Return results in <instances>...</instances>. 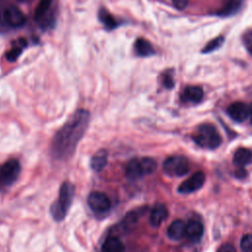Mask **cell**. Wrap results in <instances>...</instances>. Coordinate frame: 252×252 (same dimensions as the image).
<instances>
[{
    "label": "cell",
    "mask_w": 252,
    "mask_h": 252,
    "mask_svg": "<svg viewBox=\"0 0 252 252\" xmlns=\"http://www.w3.org/2000/svg\"><path fill=\"white\" fill-rule=\"evenodd\" d=\"M91 114L86 109H78L64 125L57 130L50 143V155L58 160L69 159L76 152L79 142L84 137Z\"/></svg>",
    "instance_id": "obj_1"
},
{
    "label": "cell",
    "mask_w": 252,
    "mask_h": 252,
    "mask_svg": "<svg viewBox=\"0 0 252 252\" xmlns=\"http://www.w3.org/2000/svg\"><path fill=\"white\" fill-rule=\"evenodd\" d=\"M3 19L5 23L12 28L23 27L26 23L24 13L16 6H8L3 12Z\"/></svg>",
    "instance_id": "obj_9"
},
{
    "label": "cell",
    "mask_w": 252,
    "mask_h": 252,
    "mask_svg": "<svg viewBox=\"0 0 252 252\" xmlns=\"http://www.w3.org/2000/svg\"><path fill=\"white\" fill-rule=\"evenodd\" d=\"M108 155L105 150H98L91 159V166L94 171H100L107 164Z\"/></svg>",
    "instance_id": "obj_17"
},
{
    "label": "cell",
    "mask_w": 252,
    "mask_h": 252,
    "mask_svg": "<svg viewBox=\"0 0 252 252\" xmlns=\"http://www.w3.org/2000/svg\"><path fill=\"white\" fill-rule=\"evenodd\" d=\"M205 174L202 171H197L192 174L188 179L183 181L179 187L178 192L181 194H189L199 190L205 183Z\"/></svg>",
    "instance_id": "obj_8"
},
{
    "label": "cell",
    "mask_w": 252,
    "mask_h": 252,
    "mask_svg": "<svg viewBox=\"0 0 252 252\" xmlns=\"http://www.w3.org/2000/svg\"><path fill=\"white\" fill-rule=\"evenodd\" d=\"M26 45H27V41L24 38H19L18 42L9 51L6 52L7 60L10 62L17 60V58L20 56V54L22 53V51L26 47Z\"/></svg>",
    "instance_id": "obj_20"
},
{
    "label": "cell",
    "mask_w": 252,
    "mask_h": 252,
    "mask_svg": "<svg viewBox=\"0 0 252 252\" xmlns=\"http://www.w3.org/2000/svg\"><path fill=\"white\" fill-rule=\"evenodd\" d=\"M75 196V186L70 181H65L60 186L58 197L50 206V215L55 221H62L73 203Z\"/></svg>",
    "instance_id": "obj_2"
},
{
    "label": "cell",
    "mask_w": 252,
    "mask_h": 252,
    "mask_svg": "<svg viewBox=\"0 0 252 252\" xmlns=\"http://www.w3.org/2000/svg\"><path fill=\"white\" fill-rule=\"evenodd\" d=\"M162 169L169 176H183L189 170V162L183 156H171L163 161Z\"/></svg>",
    "instance_id": "obj_6"
},
{
    "label": "cell",
    "mask_w": 252,
    "mask_h": 252,
    "mask_svg": "<svg viewBox=\"0 0 252 252\" xmlns=\"http://www.w3.org/2000/svg\"><path fill=\"white\" fill-rule=\"evenodd\" d=\"M134 49L139 56H150L155 53L152 44L144 38H137V40L135 41Z\"/></svg>",
    "instance_id": "obj_18"
},
{
    "label": "cell",
    "mask_w": 252,
    "mask_h": 252,
    "mask_svg": "<svg viewBox=\"0 0 252 252\" xmlns=\"http://www.w3.org/2000/svg\"><path fill=\"white\" fill-rule=\"evenodd\" d=\"M173 6L178 10H183L188 4L189 0H171Z\"/></svg>",
    "instance_id": "obj_27"
},
{
    "label": "cell",
    "mask_w": 252,
    "mask_h": 252,
    "mask_svg": "<svg viewBox=\"0 0 252 252\" xmlns=\"http://www.w3.org/2000/svg\"><path fill=\"white\" fill-rule=\"evenodd\" d=\"M163 85H164V87L167 88V89H171V88L173 87L174 83H173V80H172V78H171L170 75H165V76L163 77Z\"/></svg>",
    "instance_id": "obj_28"
},
{
    "label": "cell",
    "mask_w": 252,
    "mask_h": 252,
    "mask_svg": "<svg viewBox=\"0 0 252 252\" xmlns=\"http://www.w3.org/2000/svg\"><path fill=\"white\" fill-rule=\"evenodd\" d=\"M252 161V153L246 148H239L235 151L233 156V162L237 166L243 168Z\"/></svg>",
    "instance_id": "obj_14"
},
{
    "label": "cell",
    "mask_w": 252,
    "mask_h": 252,
    "mask_svg": "<svg viewBox=\"0 0 252 252\" xmlns=\"http://www.w3.org/2000/svg\"><path fill=\"white\" fill-rule=\"evenodd\" d=\"M227 113L232 120L236 122H243L249 117L250 108L246 103L241 101H236L231 103L228 106Z\"/></svg>",
    "instance_id": "obj_10"
},
{
    "label": "cell",
    "mask_w": 252,
    "mask_h": 252,
    "mask_svg": "<svg viewBox=\"0 0 252 252\" xmlns=\"http://www.w3.org/2000/svg\"><path fill=\"white\" fill-rule=\"evenodd\" d=\"M52 0H40L34 11V20L37 22H43L47 12L50 9Z\"/></svg>",
    "instance_id": "obj_19"
},
{
    "label": "cell",
    "mask_w": 252,
    "mask_h": 252,
    "mask_svg": "<svg viewBox=\"0 0 252 252\" xmlns=\"http://www.w3.org/2000/svg\"><path fill=\"white\" fill-rule=\"evenodd\" d=\"M223 42V36H219V37H216L212 40H210L204 47L203 49V52L204 53H209V52H212V51H215L216 49H218L219 47H220V45L222 44Z\"/></svg>",
    "instance_id": "obj_23"
},
{
    "label": "cell",
    "mask_w": 252,
    "mask_h": 252,
    "mask_svg": "<svg viewBox=\"0 0 252 252\" xmlns=\"http://www.w3.org/2000/svg\"><path fill=\"white\" fill-rule=\"evenodd\" d=\"M204 96V92L200 87L197 86H190L187 87L182 94V98L184 100H187L189 102L197 103L200 102L203 99Z\"/></svg>",
    "instance_id": "obj_15"
},
{
    "label": "cell",
    "mask_w": 252,
    "mask_h": 252,
    "mask_svg": "<svg viewBox=\"0 0 252 252\" xmlns=\"http://www.w3.org/2000/svg\"><path fill=\"white\" fill-rule=\"evenodd\" d=\"M98 19L104 25V27L107 30H113L114 28L117 27L116 20L105 9H100L99 10V12H98Z\"/></svg>",
    "instance_id": "obj_21"
},
{
    "label": "cell",
    "mask_w": 252,
    "mask_h": 252,
    "mask_svg": "<svg viewBox=\"0 0 252 252\" xmlns=\"http://www.w3.org/2000/svg\"><path fill=\"white\" fill-rule=\"evenodd\" d=\"M88 205L95 214H104L110 209V200L102 192L94 191L88 196Z\"/></svg>",
    "instance_id": "obj_7"
},
{
    "label": "cell",
    "mask_w": 252,
    "mask_h": 252,
    "mask_svg": "<svg viewBox=\"0 0 252 252\" xmlns=\"http://www.w3.org/2000/svg\"><path fill=\"white\" fill-rule=\"evenodd\" d=\"M204 234V226L201 221L197 220H190L186 223L185 236L191 242H199Z\"/></svg>",
    "instance_id": "obj_11"
},
{
    "label": "cell",
    "mask_w": 252,
    "mask_h": 252,
    "mask_svg": "<svg viewBox=\"0 0 252 252\" xmlns=\"http://www.w3.org/2000/svg\"><path fill=\"white\" fill-rule=\"evenodd\" d=\"M240 248L242 252H252V234H244L240 240Z\"/></svg>",
    "instance_id": "obj_24"
},
{
    "label": "cell",
    "mask_w": 252,
    "mask_h": 252,
    "mask_svg": "<svg viewBox=\"0 0 252 252\" xmlns=\"http://www.w3.org/2000/svg\"><path fill=\"white\" fill-rule=\"evenodd\" d=\"M217 252H236L234 246L230 243H224L218 249Z\"/></svg>",
    "instance_id": "obj_26"
},
{
    "label": "cell",
    "mask_w": 252,
    "mask_h": 252,
    "mask_svg": "<svg viewBox=\"0 0 252 252\" xmlns=\"http://www.w3.org/2000/svg\"><path fill=\"white\" fill-rule=\"evenodd\" d=\"M243 43L247 51L252 55V31H248L243 34Z\"/></svg>",
    "instance_id": "obj_25"
},
{
    "label": "cell",
    "mask_w": 252,
    "mask_h": 252,
    "mask_svg": "<svg viewBox=\"0 0 252 252\" xmlns=\"http://www.w3.org/2000/svg\"><path fill=\"white\" fill-rule=\"evenodd\" d=\"M249 108H250V114H249V116H250V121H251V124H252V103H251V105L249 106Z\"/></svg>",
    "instance_id": "obj_29"
},
{
    "label": "cell",
    "mask_w": 252,
    "mask_h": 252,
    "mask_svg": "<svg viewBox=\"0 0 252 252\" xmlns=\"http://www.w3.org/2000/svg\"><path fill=\"white\" fill-rule=\"evenodd\" d=\"M124 244L117 236H108L102 243L103 252H124Z\"/></svg>",
    "instance_id": "obj_16"
},
{
    "label": "cell",
    "mask_w": 252,
    "mask_h": 252,
    "mask_svg": "<svg viewBox=\"0 0 252 252\" xmlns=\"http://www.w3.org/2000/svg\"><path fill=\"white\" fill-rule=\"evenodd\" d=\"M21 173V164L15 159H9L0 164V192L6 191L18 179Z\"/></svg>",
    "instance_id": "obj_5"
},
{
    "label": "cell",
    "mask_w": 252,
    "mask_h": 252,
    "mask_svg": "<svg viewBox=\"0 0 252 252\" xmlns=\"http://www.w3.org/2000/svg\"><path fill=\"white\" fill-rule=\"evenodd\" d=\"M186 223L181 220H173L167 227V236L171 240H180L185 236Z\"/></svg>",
    "instance_id": "obj_13"
},
{
    "label": "cell",
    "mask_w": 252,
    "mask_h": 252,
    "mask_svg": "<svg viewBox=\"0 0 252 252\" xmlns=\"http://www.w3.org/2000/svg\"><path fill=\"white\" fill-rule=\"evenodd\" d=\"M240 7V3L237 0H227L224 6L217 13L220 16H230L234 14Z\"/></svg>",
    "instance_id": "obj_22"
},
{
    "label": "cell",
    "mask_w": 252,
    "mask_h": 252,
    "mask_svg": "<svg viewBox=\"0 0 252 252\" xmlns=\"http://www.w3.org/2000/svg\"><path fill=\"white\" fill-rule=\"evenodd\" d=\"M157 161L152 158L130 159L125 167V175L130 180H137L145 175L153 173L157 169Z\"/></svg>",
    "instance_id": "obj_3"
},
{
    "label": "cell",
    "mask_w": 252,
    "mask_h": 252,
    "mask_svg": "<svg viewBox=\"0 0 252 252\" xmlns=\"http://www.w3.org/2000/svg\"><path fill=\"white\" fill-rule=\"evenodd\" d=\"M167 216H168V211L166 207L161 203H157L151 211L150 223L153 226L158 227L166 220Z\"/></svg>",
    "instance_id": "obj_12"
},
{
    "label": "cell",
    "mask_w": 252,
    "mask_h": 252,
    "mask_svg": "<svg viewBox=\"0 0 252 252\" xmlns=\"http://www.w3.org/2000/svg\"><path fill=\"white\" fill-rule=\"evenodd\" d=\"M194 140L199 146L211 150L217 149L221 143V138L217 128L209 123L199 126L196 135L194 136Z\"/></svg>",
    "instance_id": "obj_4"
}]
</instances>
